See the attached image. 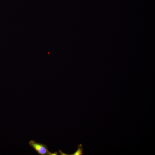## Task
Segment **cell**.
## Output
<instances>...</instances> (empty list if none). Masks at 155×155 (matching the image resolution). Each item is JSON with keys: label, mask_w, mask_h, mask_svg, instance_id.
Here are the masks:
<instances>
[{"label": "cell", "mask_w": 155, "mask_h": 155, "mask_svg": "<svg viewBox=\"0 0 155 155\" xmlns=\"http://www.w3.org/2000/svg\"><path fill=\"white\" fill-rule=\"evenodd\" d=\"M30 146L34 149L39 155H57V152L52 153L49 152L47 146L43 144L37 143L34 140H31L28 142Z\"/></svg>", "instance_id": "cell-1"}, {"label": "cell", "mask_w": 155, "mask_h": 155, "mask_svg": "<svg viewBox=\"0 0 155 155\" xmlns=\"http://www.w3.org/2000/svg\"><path fill=\"white\" fill-rule=\"evenodd\" d=\"M82 145L80 144L78 145V148L77 150L73 154L71 155H83V149Z\"/></svg>", "instance_id": "cell-2"}, {"label": "cell", "mask_w": 155, "mask_h": 155, "mask_svg": "<svg viewBox=\"0 0 155 155\" xmlns=\"http://www.w3.org/2000/svg\"><path fill=\"white\" fill-rule=\"evenodd\" d=\"M59 152L60 155H68L69 154H67L64 153L63 152L61 151V150H59Z\"/></svg>", "instance_id": "cell-3"}]
</instances>
